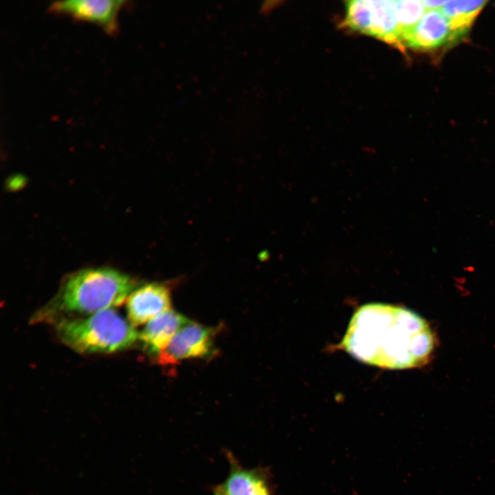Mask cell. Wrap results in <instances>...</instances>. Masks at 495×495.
<instances>
[{
	"mask_svg": "<svg viewBox=\"0 0 495 495\" xmlns=\"http://www.w3.org/2000/svg\"><path fill=\"white\" fill-rule=\"evenodd\" d=\"M372 5L369 0L346 2L344 24L348 28L368 34L371 25Z\"/></svg>",
	"mask_w": 495,
	"mask_h": 495,
	"instance_id": "7c38bea8",
	"label": "cell"
},
{
	"mask_svg": "<svg viewBox=\"0 0 495 495\" xmlns=\"http://www.w3.org/2000/svg\"><path fill=\"white\" fill-rule=\"evenodd\" d=\"M446 1H422L423 4L427 10L441 8L446 3Z\"/></svg>",
	"mask_w": 495,
	"mask_h": 495,
	"instance_id": "5bb4252c",
	"label": "cell"
},
{
	"mask_svg": "<svg viewBox=\"0 0 495 495\" xmlns=\"http://www.w3.org/2000/svg\"><path fill=\"white\" fill-rule=\"evenodd\" d=\"M229 472L223 483L216 485L223 495H272L269 478L262 468H247L230 451H226Z\"/></svg>",
	"mask_w": 495,
	"mask_h": 495,
	"instance_id": "ba28073f",
	"label": "cell"
},
{
	"mask_svg": "<svg viewBox=\"0 0 495 495\" xmlns=\"http://www.w3.org/2000/svg\"><path fill=\"white\" fill-rule=\"evenodd\" d=\"M56 331L65 344L82 353L116 352L139 340L134 327L113 309L87 318L59 320Z\"/></svg>",
	"mask_w": 495,
	"mask_h": 495,
	"instance_id": "3957f363",
	"label": "cell"
},
{
	"mask_svg": "<svg viewBox=\"0 0 495 495\" xmlns=\"http://www.w3.org/2000/svg\"><path fill=\"white\" fill-rule=\"evenodd\" d=\"M342 346L362 362L404 369L427 362L434 347V337L427 322L412 311L370 303L353 316Z\"/></svg>",
	"mask_w": 495,
	"mask_h": 495,
	"instance_id": "6da1fadb",
	"label": "cell"
},
{
	"mask_svg": "<svg viewBox=\"0 0 495 495\" xmlns=\"http://www.w3.org/2000/svg\"><path fill=\"white\" fill-rule=\"evenodd\" d=\"M135 289L128 275L109 268L78 271L69 276L47 309L94 314L122 304Z\"/></svg>",
	"mask_w": 495,
	"mask_h": 495,
	"instance_id": "7a4b0ae2",
	"label": "cell"
},
{
	"mask_svg": "<svg viewBox=\"0 0 495 495\" xmlns=\"http://www.w3.org/2000/svg\"><path fill=\"white\" fill-rule=\"evenodd\" d=\"M486 2L485 1H446L439 9L454 27L468 32L474 18Z\"/></svg>",
	"mask_w": 495,
	"mask_h": 495,
	"instance_id": "8fae6325",
	"label": "cell"
},
{
	"mask_svg": "<svg viewBox=\"0 0 495 495\" xmlns=\"http://www.w3.org/2000/svg\"><path fill=\"white\" fill-rule=\"evenodd\" d=\"M395 6L402 46V38L404 34L421 19L427 10L422 1H395Z\"/></svg>",
	"mask_w": 495,
	"mask_h": 495,
	"instance_id": "4fadbf2b",
	"label": "cell"
},
{
	"mask_svg": "<svg viewBox=\"0 0 495 495\" xmlns=\"http://www.w3.org/2000/svg\"><path fill=\"white\" fill-rule=\"evenodd\" d=\"M468 32L454 27L440 9L427 10L402 38V45L415 50H432L453 44Z\"/></svg>",
	"mask_w": 495,
	"mask_h": 495,
	"instance_id": "5b68a950",
	"label": "cell"
},
{
	"mask_svg": "<svg viewBox=\"0 0 495 495\" xmlns=\"http://www.w3.org/2000/svg\"><path fill=\"white\" fill-rule=\"evenodd\" d=\"M371 25L368 35L393 44L399 45L395 1H371Z\"/></svg>",
	"mask_w": 495,
	"mask_h": 495,
	"instance_id": "30bf717a",
	"label": "cell"
},
{
	"mask_svg": "<svg viewBox=\"0 0 495 495\" xmlns=\"http://www.w3.org/2000/svg\"><path fill=\"white\" fill-rule=\"evenodd\" d=\"M169 287L163 283H150L135 288L126 299L129 322L133 327L150 321L169 310Z\"/></svg>",
	"mask_w": 495,
	"mask_h": 495,
	"instance_id": "52a82bcc",
	"label": "cell"
},
{
	"mask_svg": "<svg viewBox=\"0 0 495 495\" xmlns=\"http://www.w3.org/2000/svg\"><path fill=\"white\" fill-rule=\"evenodd\" d=\"M212 493L213 495H223L216 486L213 487Z\"/></svg>",
	"mask_w": 495,
	"mask_h": 495,
	"instance_id": "9a60e30c",
	"label": "cell"
},
{
	"mask_svg": "<svg viewBox=\"0 0 495 495\" xmlns=\"http://www.w3.org/2000/svg\"><path fill=\"white\" fill-rule=\"evenodd\" d=\"M126 3L124 0L57 1L50 4L49 11L96 24L112 35L118 32V15Z\"/></svg>",
	"mask_w": 495,
	"mask_h": 495,
	"instance_id": "8992f818",
	"label": "cell"
},
{
	"mask_svg": "<svg viewBox=\"0 0 495 495\" xmlns=\"http://www.w3.org/2000/svg\"><path fill=\"white\" fill-rule=\"evenodd\" d=\"M215 331L214 328L189 321L157 355V362L166 366L186 359L209 357L214 352Z\"/></svg>",
	"mask_w": 495,
	"mask_h": 495,
	"instance_id": "277c9868",
	"label": "cell"
},
{
	"mask_svg": "<svg viewBox=\"0 0 495 495\" xmlns=\"http://www.w3.org/2000/svg\"><path fill=\"white\" fill-rule=\"evenodd\" d=\"M189 321L180 314L169 309L148 322L139 333V340L149 354L157 357L176 333Z\"/></svg>",
	"mask_w": 495,
	"mask_h": 495,
	"instance_id": "9c48e42d",
	"label": "cell"
}]
</instances>
